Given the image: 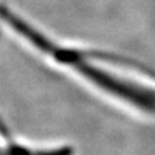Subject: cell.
Segmentation results:
<instances>
[{"mask_svg":"<svg viewBox=\"0 0 155 155\" xmlns=\"http://www.w3.org/2000/svg\"><path fill=\"white\" fill-rule=\"evenodd\" d=\"M0 155H71V149L60 147L49 150H31L17 143H11L5 150L0 149Z\"/></svg>","mask_w":155,"mask_h":155,"instance_id":"cell-1","label":"cell"}]
</instances>
